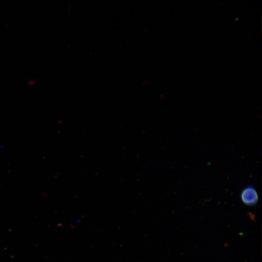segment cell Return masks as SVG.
<instances>
[{
	"mask_svg": "<svg viewBox=\"0 0 262 262\" xmlns=\"http://www.w3.org/2000/svg\"><path fill=\"white\" fill-rule=\"evenodd\" d=\"M241 199L244 205L252 206L257 204L259 198L256 189L250 185L242 190Z\"/></svg>",
	"mask_w": 262,
	"mask_h": 262,
	"instance_id": "6da1fadb",
	"label": "cell"
}]
</instances>
